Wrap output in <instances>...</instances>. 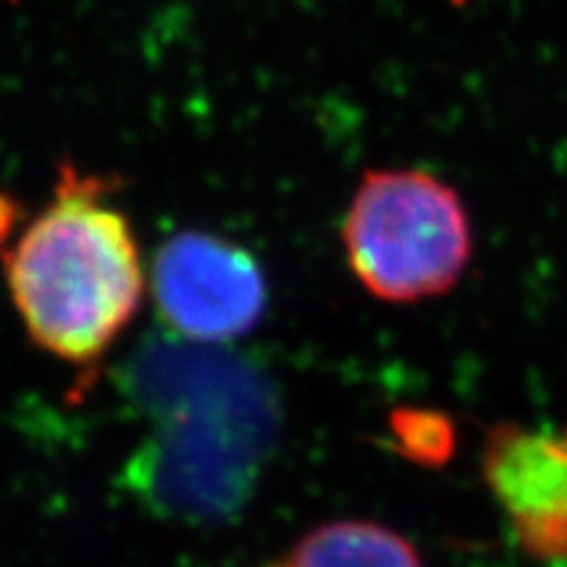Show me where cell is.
Wrapping results in <instances>:
<instances>
[{"mask_svg":"<svg viewBox=\"0 0 567 567\" xmlns=\"http://www.w3.org/2000/svg\"><path fill=\"white\" fill-rule=\"evenodd\" d=\"M565 444H567V429H565Z\"/></svg>","mask_w":567,"mask_h":567,"instance_id":"cell-9","label":"cell"},{"mask_svg":"<svg viewBox=\"0 0 567 567\" xmlns=\"http://www.w3.org/2000/svg\"><path fill=\"white\" fill-rule=\"evenodd\" d=\"M19 216H21L19 205L13 203L9 195L0 193V245L9 243L11 231L17 229V224H19Z\"/></svg>","mask_w":567,"mask_h":567,"instance_id":"cell-8","label":"cell"},{"mask_svg":"<svg viewBox=\"0 0 567 567\" xmlns=\"http://www.w3.org/2000/svg\"><path fill=\"white\" fill-rule=\"evenodd\" d=\"M276 567H421V559L394 530L344 520L310 530Z\"/></svg>","mask_w":567,"mask_h":567,"instance_id":"cell-6","label":"cell"},{"mask_svg":"<svg viewBox=\"0 0 567 567\" xmlns=\"http://www.w3.org/2000/svg\"><path fill=\"white\" fill-rule=\"evenodd\" d=\"M151 434L126 488L153 513L216 523L247 505L279 431L266 373L218 344L147 339L124 373Z\"/></svg>","mask_w":567,"mask_h":567,"instance_id":"cell-1","label":"cell"},{"mask_svg":"<svg viewBox=\"0 0 567 567\" xmlns=\"http://www.w3.org/2000/svg\"><path fill=\"white\" fill-rule=\"evenodd\" d=\"M347 264L365 292L410 305L457 287L476 229L455 184L425 168L365 172L342 221Z\"/></svg>","mask_w":567,"mask_h":567,"instance_id":"cell-3","label":"cell"},{"mask_svg":"<svg viewBox=\"0 0 567 567\" xmlns=\"http://www.w3.org/2000/svg\"><path fill=\"white\" fill-rule=\"evenodd\" d=\"M153 295L174 334L224 344L258 326L266 310L264 268L245 247L208 231H179L158 247Z\"/></svg>","mask_w":567,"mask_h":567,"instance_id":"cell-4","label":"cell"},{"mask_svg":"<svg viewBox=\"0 0 567 567\" xmlns=\"http://www.w3.org/2000/svg\"><path fill=\"white\" fill-rule=\"evenodd\" d=\"M481 471L523 551L567 559V444L565 439L499 423L488 429Z\"/></svg>","mask_w":567,"mask_h":567,"instance_id":"cell-5","label":"cell"},{"mask_svg":"<svg viewBox=\"0 0 567 567\" xmlns=\"http://www.w3.org/2000/svg\"><path fill=\"white\" fill-rule=\"evenodd\" d=\"M109 197V179L61 166L53 203L3 255L32 342L69 363L101 358L145 292L132 224Z\"/></svg>","mask_w":567,"mask_h":567,"instance_id":"cell-2","label":"cell"},{"mask_svg":"<svg viewBox=\"0 0 567 567\" xmlns=\"http://www.w3.org/2000/svg\"><path fill=\"white\" fill-rule=\"evenodd\" d=\"M394 431L402 450L421 463H442L452 452V442H455L450 423L442 415L421 413V410L396 415Z\"/></svg>","mask_w":567,"mask_h":567,"instance_id":"cell-7","label":"cell"}]
</instances>
